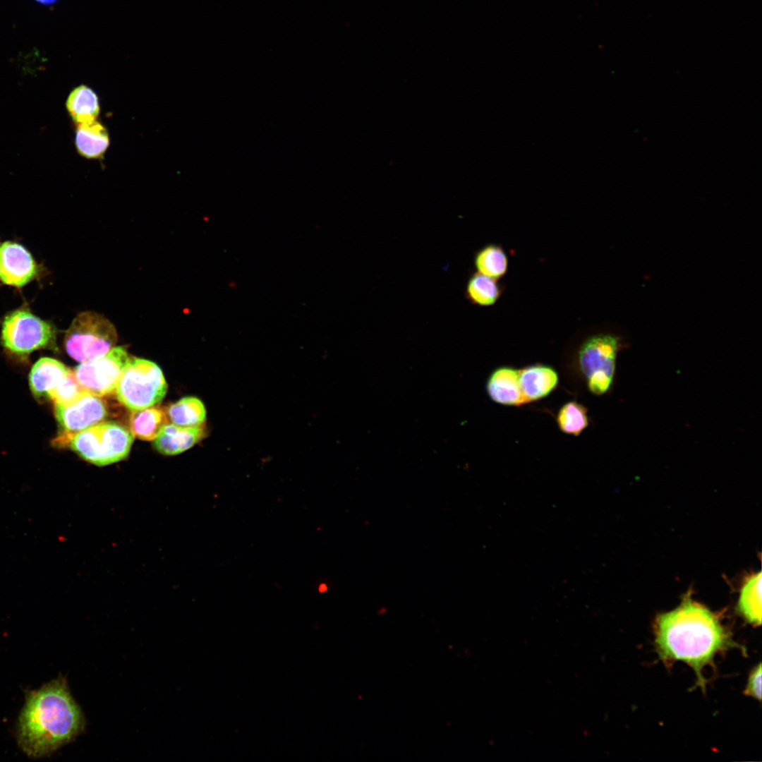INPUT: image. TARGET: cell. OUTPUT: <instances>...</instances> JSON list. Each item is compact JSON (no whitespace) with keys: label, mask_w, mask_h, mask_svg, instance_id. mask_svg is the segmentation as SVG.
<instances>
[{"label":"cell","mask_w":762,"mask_h":762,"mask_svg":"<svg viewBox=\"0 0 762 762\" xmlns=\"http://www.w3.org/2000/svg\"><path fill=\"white\" fill-rule=\"evenodd\" d=\"M557 423L563 433L577 436L588 425L587 410L576 401L567 402L560 408Z\"/></svg>","instance_id":"7402d4cb"},{"label":"cell","mask_w":762,"mask_h":762,"mask_svg":"<svg viewBox=\"0 0 762 762\" xmlns=\"http://www.w3.org/2000/svg\"><path fill=\"white\" fill-rule=\"evenodd\" d=\"M519 383L526 403L548 396L558 384L557 373L550 366L534 365L519 370Z\"/></svg>","instance_id":"4fadbf2b"},{"label":"cell","mask_w":762,"mask_h":762,"mask_svg":"<svg viewBox=\"0 0 762 762\" xmlns=\"http://www.w3.org/2000/svg\"><path fill=\"white\" fill-rule=\"evenodd\" d=\"M87 390L79 383L71 369L61 381L52 389L48 396L54 405H67L78 399Z\"/></svg>","instance_id":"603a6c76"},{"label":"cell","mask_w":762,"mask_h":762,"mask_svg":"<svg viewBox=\"0 0 762 762\" xmlns=\"http://www.w3.org/2000/svg\"><path fill=\"white\" fill-rule=\"evenodd\" d=\"M56 329L49 322L23 308L6 315L1 324V342L17 355L55 346Z\"/></svg>","instance_id":"52a82bcc"},{"label":"cell","mask_w":762,"mask_h":762,"mask_svg":"<svg viewBox=\"0 0 762 762\" xmlns=\"http://www.w3.org/2000/svg\"><path fill=\"white\" fill-rule=\"evenodd\" d=\"M85 728L82 710L66 679L59 676L26 694L18 719V743L28 756L40 758L71 742Z\"/></svg>","instance_id":"7a4b0ae2"},{"label":"cell","mask_w":762,"mask_h":762,"mask_svg":"<svg viewBox=\"0 0 762 762\" xmlns=\"http://www.w3.org/2000/svg\"><path fill=\"white\" fill-rule=\"evenodd\" d=\"M167 392V384L159 367L133 357L122 373L115 394L120 403L133 411L156 405Z\"/></svg>","instance_id":"5b68a950"},{"label":"cell","mask_w":762,"mask_h":762,"mask_svg":"<svg viewBox=\"0 0 762 762\" xmlns=\"http://www.w3.org/2000/svg\"><path fill=\"white\" fill-rule=\"evenodd\" d=\"M655 643L665 662L682 660L696 672L704 689L703 668L731 644L730 633L706 607L685 599L675 610L659 615L655 623Z\"/></svg>","instance_id":"6da1fadb"},{"label":"cell","mask_w":762,"mask_h":762,"mask_svg":"<svg viewBox=\"0 0 762 762\" xmlns=\"http://www.w3.org/2000/svg\"><path fill=\"white\" fill-rule=\"evenodd\" d=\"M504 291L502 284L478 272H472L465 286V297L474 306L488 307L495 305Z\"/></svg>","instance_id":"ac0fdd59"},{"label":"cell","mask_w":762,"mask_h":762,"mask_svg":"<svg viewBox=\"0 0 762 762\" xmlns=\"http://www.w3.org/2000/svg\"><path fill=\"white\" fill-rule=\"evenodd\" d=\"M168 422L166 409L157 406L133 410L129 418L133 436L145 441L156 439Z\"/></svg>","instance_id":"2e32d148"},{"label":"cell","mask_w":762,"mask_h":762,"mask_svg":"<svg viewBox=\"0 0 762 762\" xmlns=\"http://www.w3.org/2000/svg\"><path fill=\"white\" fill-rule=\"evenodd\" d=\"M66 106L76 125L97 120L100 111L97 95L86 85H78L69 93Z\"/></svg>","instance_id":"e0dca14e"},{"label":"cell","mask_w":762,"mask_h":762,"mask_svg":"<svg viewBox=\"0 0 762 762\" xmlns=\"http://www.w3.org/2000/svg\"><path fill=\"white\" fill-rule=\"evenodd\" d=\"M619 347V339L606 333L593 334L580 345L577 354L579 367L593 394L601 395L610 389Z\"/></svg>","instance_id":"8992f818"},{"label":"cell","mask_w":762,"mask_h":762,"mask_svg":"<svg viewBox=\"0 0 762 762\" xmlns=\"http://www.w3.org/2000/svg\"><path fill=\"white\" fill-rule=\"evenodd\" d=\"M117 340L116 328L107 318L85 311L73 319L66 332L64 346L72 358L83 363L104 356Z\"/></svg>","instance_id":"277c9868"},{"label":"cell","mask_w":762,"mask_h":762,"mask_svg":"<svg viewBox=\"0 0 762 762\" xmlns=\"http://www.w3.org/2000/svg\"><path fill=\"white\" fill-rule=\"evenodd\" d=\"M169 421L182 427H195L203 424L206 410L202 401L195 397H186L166 409Z\"/></svg>","instance_id":"ffe728a7"},{"label":"cell","mask_w":762,"mask_h":762,"mask_svg":"<svg viewBox=\"0 0 762 762\" xmlns=\"http://www.w3.org/2000/svg\"><path fill=\"white\" fill-rule=\"evenodd\" d=\"M61 435H71L102 422L108 414L104 401L86 391L67 405H54Z\"/></svg>","instance_id":"9c48e42d"},{"label":"cell","mask_w":762,"mask_h":762,"mask_svg":"<svg viewBox=\"0 0 762 762\" xmlns=\"http://www.w3.org/2000/svg\"><path fill=\"white\" fill-rule=\"evenodd\" d=\"M63 363L52 358H42L32 366L29 375V385L37 398L48 396L69 371Z\"/></svg>","instance_id":"9a60e30c"},{"label":"cell","mask_w":762,"mask_h":762,"mask_svg":"<svg viewBox=\"0 0 762 762\" xmlns=\"http://www.w3.org/2000/svg\"><path fill=\"white\" fill-rule=\"evenodd\" d=\"M133 439L125 426L102 421L74 434H59L54 442L57 447L70 448L89 463L103 466L126 458Z\"/></svg>","instance_id":"3957f363"},{"label":"cell","mask_w":762,"mask_h":762,"mask_svg":"<svg viewBox=\"0 0 762 762\" xmlns=\"http://www.w3.org/2000/svg\"><path fill=\"white\" fill-rule=\"evenodd\" d=\"M42 5L48 6L56 3L58 0H34Z\"/></svg>","instance_id":"d4e9b609"},{"label":"cell","mask_w":762,"mask_h":762,"mask_svg":"<svg viewBox=\"0 0 762 762\" xmlns=\"http://www.w3.org/2000/svg\"><path fill=\"white\" fill-rule=\"evenodd\" d=\"M473 265L476 272L500 280L508 271L509 258L501 245L490 243L474 253Z\"/></svg>","instance_id":"d6986e66"},{"label":"cell","mask_w":762,"mask_h":762,"mask_svg":"<svg viewBox=\"0 0 762 762\" xmlns=\"http://www.w3.org/2000/svg\"><path fill=\"white\" fill-rule=\"evenodd\" d=\"M738 610L749 623L761 624V572L751 576L742 586L737 603Z\"/></svg>","instance_id":"44dd1931"},{"label":"cell","mask_w":762,"mask_h":762,"mask_svg":"<svg viewBox=\"0 0 762 762\" xmlns=\"http://www.w3.org/2000/svg\"><path fill=\"white\" fill-rule=\"evenodd\" d=\"M130 358L123 346H114L102 356L83 362L73 372L85 390L99 397H109L115 394Z\"/></svg>","instance_id":"ba28073f"},{"label":"cell","mask_w":762,"mask_h":762,"mask_svg":"<svg viewBox=\"0 0 762 762\" xmlns=\"http://www.w3.org/2000/svg\"><path fill=\"white\" fill-rule=\"evenodd\" d=\"M40 272V265L23 246L13 241L0 243V281L4 284L22 287Z\"/></svg>","instance_id":"30bf717a"},{"label":"cell","mask_w":762,"mask_h":762,"mask_svg":"<svg viewBox=\"0 0 762 762\" xmlns=\"http://www.w3.org/2000/svg\"><path fill=\"white\" fill-rule=\"evenodd\" d=\"M490 399L505 406H520L526 403L519 383V370L512 367L496 368L486 383Z\"/></svg>","instance_id":"8fae6325"},{"label":"cell","mask_w":762,"mask_h":762,"mask_svg":"<svg viewBox=\"0 0 762 762\" xmlns=\"http://www.w3.org/2000/svg\"><path fill=\"white\" fill-rule=\"evenodd\" d=\"M327 587H328V586H327V585H325V584H323V583H321V584H320V585L319 586V589L320 590V591L323 592V591H324L323 588H325V590H327Z\"/></svg>","instance_id":"484cf974"},{"label":"cell","mask_w":762,"mask_h":762,"mask_svg":"<svg viewBox=\"0 0 762 762\" xmlns=\"http://www.w3.org/2000/svg\"><path fill=\"white\" fill-rule=\"evenodd\" d=\"M206 435L203 425L182 427L167 423L158 437L153 440L154 448L167 456L182 453L193 447Z\"/></svg>","instance_id":"7c38bea8"},{"label":"cell","mask_w":762,"mask_h":762,"mask_svg":"<svg viewBox=\"0 0 762 762\" xmlns=\"http://www.w3.org/2000/svg\"><path fill=\"white\" fill-rule=\"evenodd\" d=\"M109 143L107 129L97 120L76 125L75 145L82 157L90 159H100L107 150Z\"/></svg>","instance_id":"5bb4252c"},{"label":"cell","mask_w":762,"mask_h":762,"mask_svg":"<svg viewBox=\"0 0 762 762\" xmlns=\"http://www.w3.org/2000/svg\"><path fill=\"white\" fill-rule=\"evenodd\" d=\"M745 694L758 700L761 699V665L758 664L751 672L745 689Z\"/></svg>","instance_id":"cb8c5ba5"}]
</instances>
